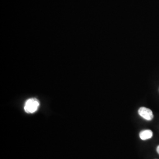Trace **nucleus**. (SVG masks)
Wrapping results in <instances>:
<instances>
[{"mask_svg": "<svg viewBox=\"0 0 159 159\" xmlns=\"http://www.w3.org/2000/svg\"><path fill=\"white\" fill-rule=\"evenodd\" d=\"M40 106L39 101L35 98L27 100L24 105V110L27 113H34Z\"/></svg>", "mask_w": 159, "mask_h": 159, "instance_id": "nucleus-1", "label": "nucleus"}, {"mask_svg": "<svg viewBox=\"0 0 159 159\" xmlns=\"http://www.w3.org/2000/svg\"><path fill=\"white\" fill-rule=\"evenodd\" d=\"M138 113L142 118L148 121H150L153 119L154 116L153 112L149 108L144 107H140L139 109Z\"/></svg>", "mask_w": 159, "mask_h": 159, "instance_id": "nucleus-2", "label": "nucleus"}, {"mask_svg": "<svg viewBox=\"0 0 159 159\" xmlns=\"http://www.w3.org/2000/svg\"><path fill=\"white\" fill-rule=\"evenodd\" d=\"M153 132L150 130H142L139 134L140 138L142 140H146L148 139H151L153 136Z\"/></svg>", "mask_w": 159, "mask_h": 159, "instance_id": "nucleus-3", "label": "nucleus"}, {"mask_svg": "<svg viewBox=\"0 0 159 159\" xmlns=\"http://www.w3.org/2000/svg\"><path fill=\"white\" fill-rule=\"evenodd\" d=\"M157 152L159 154V146H158L157 148Z\"/></svg>", "mask_w": 159, "mask_h": 159, "instance_id": "nucleus-4", "label": "nucleus"}]
</instances>
